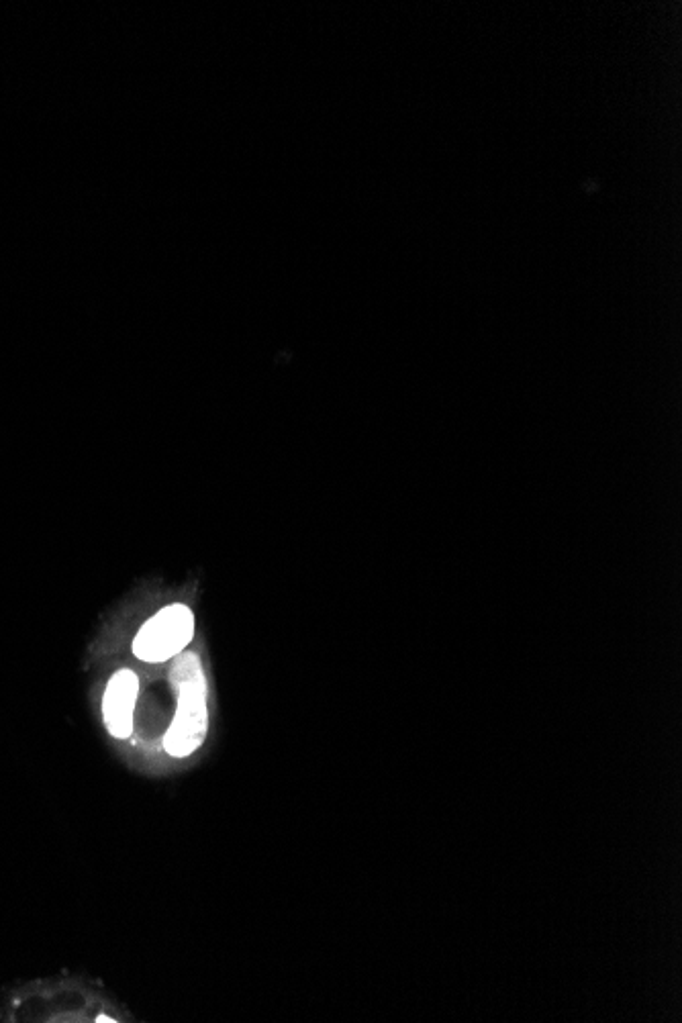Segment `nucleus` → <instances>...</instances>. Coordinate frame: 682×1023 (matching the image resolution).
Returning a JSON list of instances; mask_svg holds the SVG:
<instances>
[{"mask_svg":"<svg viewBox=\"0 0 682 1023\" xmlns=\"http://www.w3.org/2000/svg\"><path fill=\"white\" fill-rule=\"evenodd\" d=\"M170 682L178 697V709L164 738V748L174 758H186L203 746L209 727L207 680L199 656L180 652L170 670Z\"/></svg>","mask_w":682,"mask_h":1023,"instance_id":"nucleus-1","label":"nucleus"},{"mask_svg":"<svg viewBox=\"0 0 682 1023\" xmlns=\"http://www.w3.org/2000/svg\"><path fill=\"white\" fill-rule=\"evenodd\" d=\"M194 615L186 605H170L145 621L133 642V654L143 662H166L192 642Z\"/></svg>","mask_w":682,"mask_h":1023,"instance_id":"nucleus-2","label":"nucleus"},{"mask_svg":"<svg viewBox=\"0 0 682 1023\" xmlns=\"http://www.w3.org/2000/svg\"><path fill=\"white\" fill-rule=\"evenodd\" d=\"M139 682L133 670H119L107 685L103 699V715L109 734L127 740L133 734V711Z\"/></svg>","mask_w":682,"mask_h":1023,"instance_id":"nucleus-3","label":"nucleus"},{"mask_svg":"<svg viewBox=\"0 0 682 1023\" xmlns=\"http://www.w3.org/2000/svg\"><path fill=\"white\" fill-rule=\"evenodd\" d=\"M96 1021H103V1023H109V1021H115V1019H111V1017H107V1015H101V1017H96Z\"/></svg>","mask_w":682,"mask_h":1023,"instance_id":"nucleus-4","label":"nucleus"}]
</instances>
